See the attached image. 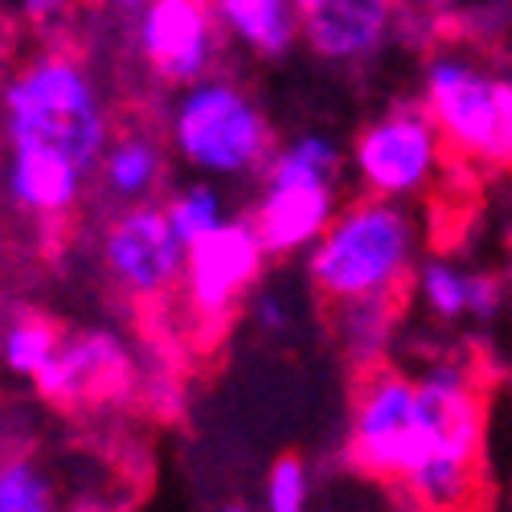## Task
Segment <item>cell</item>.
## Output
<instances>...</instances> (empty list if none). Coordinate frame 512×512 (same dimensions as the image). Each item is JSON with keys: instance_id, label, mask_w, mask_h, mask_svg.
<instances>
[{"instance_id": "6da1fadb", "label": "cell", "mask_w": 512, "mask_h": 512, "mask_svg": "<svg viewBox=\"0 0 512 512\" xmlns=\"http://www.w3.org/2000/svg\"><path fill=\"white\" fill-rule=\"evenodd\" d=\"M9 156H37L99 177L111 148V115L91 66L74 50L46 46L17 66L5 87Z\"/></svg>"}, {"instance_id": "7a4b0ae2", "label": "cell", "mask_w": 512, "mask_h": 512, "mask_svg": "<svg viewBox=\"0 0 512 512\" xmlns=\"http://www.w3.org/2000/svg\"><path fill=\"white\" fill-rule=\"evenodd\" d=\"M418 259V226L398 201L361 197L336 213V222L308 254V275L324 300H398Z\"/></svg>"}, {"instance_id": "3957f363", "label": "cell", "mask_w": 512, "mask_h": 512, "mask_svg": "<svg viewBox=\"0 0 512 512\" xmlns=\"http://www.w3.org/2000/svg\"><path fill=\"white\" fill-rule=\"evenodd\" d=\"M168 140L189 168L222 181L250 173L263 177V168L279 152L263 107L222 74L177 95L168 115Z\"/></svg>"}, {"instance_id": "277c9868", "label": "cell", "mask_w": 512, "mask_h": 512, "mask_svg": "<svg viewBox=\"0 0 512 512\" xmlns=\"http://www.w3.org/2000/svg\"><path fill=\"white\" fill-rule=\"evenodd\" d=\"M345 459L353 472L390 484L394 492L414 484L426 467L439 463V439L422 414L418 381L398 369L361 373L353 398ZM455 463V459H451Z\"/></svg>"}, {"instance_id": "5b68a950", "label": "cell", "mask_w": 512, "mask_h": 512, "mask_svg": "<svg viewBox=\"0 0 512 512\" xmlns=\"http://www.w3.org/2000/svg\"><path fill=\"white\" fill-rule=\"evenodd\" d=\"M336 168L340 152L328 136L308 132L279 144L263 168V193L250 213L267 254L312 250L336 222Z\"/></svg>"}, {"instance_id": "8992f818", "label": "cell", "mask_w": 512, "mask_h": 512, "mask_svg": "<svg viewBox=\"0 0 512 512\" xmlns=\"http://www.w3.org/2000/svg\"><path fill=\"white\" fill-rule=\"evenodd\" d=\"M422 107L443 140L484 164H512V74L484 70L455 50L435 54L422 70Z\"/></svg>"}, {"instance_id": "52a82bcc", "label": "cell", "mask_w": 512, "mask_h": 512, "mask_svg": "<svg viewBox=\"0 0 512 512\" xmlns=\"http://www.w3.org/2000/svg\"><path fill=\"white\" fill-rule=\"evenodd\" d=\"M443 132L422 103H394L386 115L361 127L353 140V168L365 197L406 201L435 181L443 164Z\"/></svg>"}, {"instance_id": "ba28073f", "label": "cell", "mask_w": 512, "mask_h": 512, "mask_svg": "<svg viewBox=\"0 0 512 512\" xmlns=\"http://www.w3.org/2000/svg\"><path fill=\"white\" fill-rule=\"evenodd\" d=\"M103 267L123 295L160 300L185 283L189 246L168 226L164 205L119 209L103 230Z\"/></svg>"}, {"instance_id": "9c48e42d", "label": "cell", "mask_w": 512, "mask_h": 512, "mask_svg": "<svg viewBox=\"0 0 512 512\" xmlns=\"http://www.w3.org/2000/svg\"><path fill=\"white\" fill-rule=\"evenodd\" d=\"M222 21L205 0H152L136 21V50L144 66L168 87H197L213 78L222 54Z\"/></svg>"}, {"instance_id": "30bf717a", "label": "cell", "mask_w": 512, "mask_h": 512, "mask_svg": "<svg viewBox=\"0 0 512 512\" xmlns=\"http://www.w3.org/2000/svg\"><path fill=\"white\" fill-rule=\"evenodd\" d=\"M33 390L58 410L119 406L140 390V369L115 332L91 328L66 336L62 353L33 377Z\"/></svg>"}, {"instance_id": "8fae6325", "label": "cell", "mask_w": 512, "mask_h": 512, "mask_svg": "<svg viewBox=\"0 0 512 512\" xmlns=\"http://www.w3.org/2000/svg\"><path fill=\"white\" fill-rule=\"evenodd\" d=\"M267 263V246L259 230L250 226V218H230L222 230H213L189 250V267H185V308L201 324H226L234 308L242 304V295L259 283Z\"/></svg>"}, {"instance_id": "7c38bea8", "label": "cell", "mask_w": 512, "mask_h": 512, "mask_svg": "<svg viewBox=\"0 0 512 512\" xmlns=\"http://www.w3.org/2000/svg\"><path fill=\"white\" fill-rule=\"evenodd\" d=\"M304 41L320 62H373L394 29V9L381 0H300Z\"/></svg>"}, {"instance_id": "4fadbf2b", "label": "cell", "mask_w": 512, "mask_h": 512, "mask_svg": "<svg viewBox=\"0 0 512 512\" xmlns=\"http://www.w3.org/2000/svg\"><path fill=\"white\" fill-rule=\"evenodd\" d=\"M99 185L123 209L152 205L148 197L164 185V148H160V140L148 136L144 127H127V132H119L107 148L103 168H99Z\"/></svg>"}, {"instance_id": "5bb4252c", "label": "cell", "mask_w": 512, "mask_h": 512, "mask_svg": "<svg viewBox=\"0 0 512 512\" xmlns=\"http://www.w3.org/2000/svg\"><path fill=\"white\" fill-rule=\"evenodd\" d=\"M213 9L230 37L263 58H287L295 41L304 37L300 5L291 0H213Z\"/></svg>"}, {"instance_id": "9a60e30c", "label": "cell", "mask_w": 512, "mask_h": 512, "mask_svg": "<svg viewBox=\"0 0 512 512\" xmlns=\"http://www.w3.org/2000/svg\"><path fill=\"white\" fill-rule=\"evenodd\" d=\"M398 308L394 300H357V304H340L336 308V328L345 340L349 357L357 361L361 373L386 369V349H390V332H394Z\"/></svg>"}, {"instance_id": "2e32d148", "label": "cell", "mask_w": 512, "mask_h": 512, "mask_svg": "<svg viewBox=\"0 0 512 512\" xmlns=\"http://www.w3.org/2000/svg\"><path fill=\"white\" fill-rule=\"evenodd\" d=\"M66 345V332L58 320L41 316V312H25L5 328V365L17 377H37Z\"/></svg>"}, {"instance_id": "e0dca14e", "label": "cell", "mask_w": 512, "mask_h": 512, "mask_svg": "<svg viewBox=\"0 0 512 512\" xmlns=\"http://www.w3.org/2000/svg\"><path fill=\"white\" fill-rule=\"evenodd\" d=\"M164 213H168V226L173 234L193 250L201 238H209L213 230H222L230 218H226V201L222 193L213 189L209 181H193L185 189H177L173 197L164 201Z\"/></svg>"}, {"instance_id": "ac0fdd59", "label": "cell", "mask_w": 512, "mask_h": 512, "mask_svg": "<svg viewBox=\"0 0 512 512\" xmlns=\"http://www.w3.org/2000/svg\"><path fill=\"white\" fill-rule=\"evenodd\" d=\"M0 512H62L58 488L25 455H13L0 467Z\"/></svg>"}, {"instance_id": "d6986e66", "label": "cell", "mask_w": 512, "mask_h": 512, "mask_svg": "<svg viewBox=\"0 0 512 512\" xmlns=\"http://www.w3.org/2000/svg\"><path fill=\"white\" fill-rule=\"evenodd\" d=\"M422 304L431 308L439 320H459L467 316V275L451 267L447 259H426L414 275Z\"/></svg>"}, {"instance_id": "ffe728a7", "label": "cell", "mask_w": 512, "mask_h": 512, "mask_svg": "<svg viewBox=\"0 0 512 512\" xmlns=\"http://www.w3.org/2000/svg\"><path fill=\"white\" fill-rule=\"evenodd\" d=\"M140 394H144V406L160 418V422H177L189 406V394H185V381L181 373H173L164 361H152L140 377Z\"/></svg>"}, {"instance_id": "44dd1931", "label": "cell", "mask_w": 512, "mask_h": 512, "mask_svg": "<svg viewBox=\"0 0 512 512\" xmlns=\"http://www.w3.org/2000/svg\"><path fill=\"white\" fill-rule=\"evenodd\" d=\"M308 508V463L300 455H279L267 476V512Z\"/></svg>"}, {"instance_id": "7402d4cb", "label": "cell", "mask_w": 512, "mask_h": 512, "mask_svg": "<svg viewBox=\"0 0 512 512\" xmlns=\"http://www.w3.org/2000/svg\"><path fill=\"white\" fill-rule=\"evenodd\" d=\"M500 300H504V287L496 275H488V271L467 275V316L492 320L500 312Z\"/></svg>"}, {"instance_id": "603a6c76", "label": "cell", "mask_w": 512, "mask_h": 512, "mask_svg": "<svg viewBox=\"0 0 512 512\" xmlns=\"http://www.w3.org/2000/svg\"><path fill=\"white\" fill-rule=\"evenodd\" d=\"M254 320H259L267 332H283L287 328V304L275 291H263L259 300H254Z\"/></svg>"}, {"instance_id": "cb8c5ba5", "label": "cell", "mask_w": 512, "mask_h": 512, "mask_svg": "<svg viewBox=\"0 0 512 512\" xmlns=\"http://www.w3.org/2000/svg\"><path fill=\"white\" fill-rule=\"evenodd\" d=\"M222 512H246V508H242V504H230V508H222Z\"/></svg>"}]
</instances>
